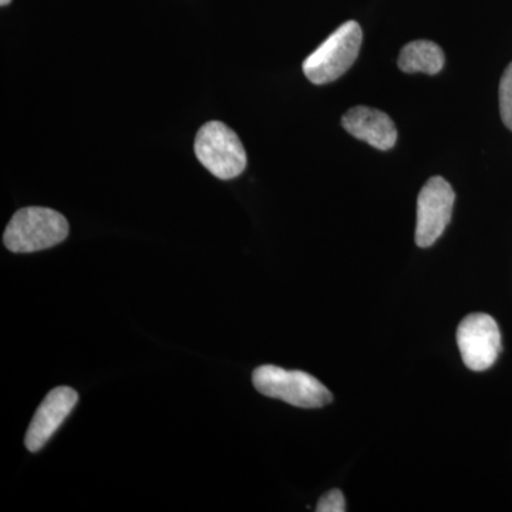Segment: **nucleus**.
Returning <instances> with one entry per match:
<instances>
[{"mask_svg":"<svg viewBox=\"0 0 512 512\" xmlns=\"http://www.w3.org/2000/svg\"><path fill=\"white\" fill-rule=\"evenodd\" d=\"M443 49L430 40H414L403 47L399 56V67L404 73H440L443 70Z\"/></svg>","mask_w":512,"mask_h":512,"instance_id":"9","label":"nucleus"},{"mask_svg":"<svg viewBox=\"0 0 512 512\" xmlns=\"http://www.w3.org/2000/svg\"><path fill=\"white\" fill-rule=\"evenodd\" d=\"M362 40L359 23H343L303 62V73L309 82L328 84L338 80L356 62Z\"/></svg>","mask_w":512,"mask_h":512,"instance_id":"3","label":"nucleus"},{"mask_svg":"<svg viewBox=\"0 0 512 512\" xmlns=\"http://www.w3.org/2000/svg\"><path fill=\"white\" fill-rule=\"evenodd\" d=\"M500 111L505 127L512 131V63L505 69L501 79Z\"/></svg>","mask_w":512,"mask_h":512,"instance_id":"10","label":"nucleus"},{"mask_svg":"<svg viewBox=\"0 0 512 512\" xmlns=\"http://www.w3.org/2000/svg\"><path fill=\"white\" fill-rule=\"evenodd\" d=\"M457 345L464 365L474 372L490 369L501 352V333L493 316L471 313L457 329Z\"/></svg>","mask_w":512,"mask_h":512,"instance_id":"5","label":"nucleus"},{"mask_svg":"<svg viewBox=\"0 0 512 512\" xmlns=\"http://www.w3.org/2000/svg\"><path fill=\"white\" fill-rule=\"evenodd\" d=\"M195 156L212 175L232 180L244 173L248 158L238 134L221 121H210L198 130Z\"/></svg>","mask_w":512,"mask_h":512,"instance_id":"4","label":"nucleus"},{"mask_svg":"<svg viewBox=\"0 0 512 512\" xmlns=\"http://www.w3.org/2000/svg\"><path fill=\"white\" fill-rule=\"evenodd\" d=\"M456 200L453 187L443 177H433L417 198L416 244L429 248L446 231Z\"/></svg>","mask_w":512,"mask_h":512,"instance_id":"6","label":"nucleus"},{"mask_svg":"<svg viewBox=\"0 0 512 512\" xmlns=\"http://www.w3.org/2000/svg\"><path fill=\"white\" fill-rule=\"evenodd\" d=\"M69 222L52 208H22L13 215L3 235L9 251L32 254L59 245L69 235Z\"/></svg>","mask_w":512,"mask_h":512,"instance_id":"1","label":"nucleus"},{"mask_svg":"<svg viewBox=\"0 0 512 512\" xmlns=\"http://www.w3.org/2000/svg\"><path fill=\"white\" fill-rule=\"evenodd\" d=\"M316 511L345 512V495H343L342 491L338 490V488L328 491V493L322 495V498H320L318 505H316Z\"/></svg>","mask_w":512,"mask_h":512,"instance_id":"11","label":"nucleus"},{"mask_svg":"<svg viewBox=\"0 0 512 512\" xmlns=\"http://www.w3.org/2000/svg\"><path fill=\"white\" fill-rule=\"evenodd\" d=\"M10 2H12V0H0V5L8 6Z\"/></svg>","mask_w":512,"mask_h":512,"instance_id":"12","label":"nucleus"},{"mask_svg":"<svg viewBox=\"0 0 512 512\" xmlns=\"http://www.w3.org/2000/svg\"><path fill=\"white\" fill-rule=\"evenodd\" d=\"M252 383L259 393L302 409H319L332 402V393L316 377L302 370L265 365L254 370Z\"/></svg>","mask_w":512,"mask_h":512,"instance_id":"2","label":"nucleus"},{"mask_svg":"<svg viewBox=\"0 0 512 512\" xmlns=\"http://www.w3.org/2000/svg\"><path fill=\"white\" fill-rule=\"evenodd\" d=\"M77 402L79 394L72 387H56L47 393L26 433L25 444L28 450L32 453L42 450L73 412Z\"/></svg>","mask_w":512,"mask_h":512,"instance_id":"7","label":"nucleus"},{"mask_svg":"<svg viewBox=\"0 0 512 512\" xmlns=\"http://www.w3.org/2000/svg\"><path fill=\"white\" fill-rule=\"evenodd\" d=\"M342 126L350 136L365 141L377 150H390L397 141L393 120L383 111L372 107H353L342 117Z\"/></svg>","mask_w":512,"mask_h":512,"instance_id":"8","label":"nucleus"}]
</instances>
